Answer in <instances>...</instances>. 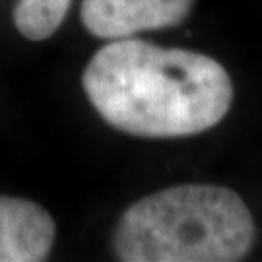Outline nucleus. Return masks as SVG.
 <instances>
[{
  "label": "nucleus",
  "instance_id": "4",
  "mask_svg": "<svg viewBox=\"0 0 262 262\" xmlns=\"http://www.w3.org/2000/svg\"><path fill=\"white\" fill-rule=\"evenodd\" d=\"M55 237V220L45 208L0 194V262L45 260Z\"/></svg>",
  "mask_w": 262,
  "mask_h": 262
},
{
  "label": "nucleus",
  "instance_id": "3",
  "mask_svg": "<svg viewBox=\"0 0 262 262\" xmlns=\"http://www.w3.org/2000/svg\"><path fill=\"white\" fill-rule=\"evenodd\" d=\"M194 0H82L84 28L99 39H126L142 31L179 26Z\"/></svg>",
  "mask_w": 262,
  "mask_h": 262
},
{
  "label": "nucleus",
  "instance_id": "2",
  "mask_svg": "<svg viewBox=\"0 0 262 262\" xmlns=\"http://www.w3.org/2000/svg\"><path fill=\"white\" fill-rule=\"evenodd\" d=\"M254 237L253 214L235 190L190 183L126 208L113 253L122 262H235L251 253Z\"/></svg>",
  "mask_w": 262,
  "mask_h": 262
},
{
  "label": "nucleus",
  "instance_id": "5",
  "mask_svg": "<svg viewBox=\"0 0 262 262\" xmlns=\"http://www.w3.org/2000/svg\"><path fill=\"white\" fill-rule=\"evenodd\" d=\"M72 0H18L14 6L16 29L29 41L49 39L62 26Z\"/></svg>",
  "mask_w": 262,
  "mask_h": 262
},
{
  "label": "nucleus",
  "instance_id": "1",
  "mask_svg": "<svg viewBox=\"0 0 262 262\" xmlns=\"http://www.w3.org/2000/svg\"><path fill=\"white\" fill-rule=\"evenodd\" d=\"M82 85L97 115L138 138H185L217 126L233 82L215 58L142 39H113L85 64Z\"/></svg>",
  "mask_w": 262,
  "mask_h": 262
}]
</instances>
